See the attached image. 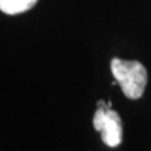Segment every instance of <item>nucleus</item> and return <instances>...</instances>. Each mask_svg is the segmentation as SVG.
<instances>
[{"label":"nucleus","mask_w":151,"mask_h":151,"mask_svg":"<svg viewBox=\"0 0 151 151\" xmlns=\"http://www.w3.org/2000/svg\"><path fill=\"white\" fill-rule=\"evenodd\" d=\"M111 72L127 98L137 100L142 96L147 84V70L140 62L113 58Z\"/></svg>","instance_id":"f257e3e1"},{"label":"nucleus","mask_w":151,"mask_h":151,"mask_svg":"<svg viewBox=\"0 0 151 151\" xmlns=\"http://www.w3.org/2000/svg\"><path fill=\"white\" fill-rule=\"evenodd\" d=\"M93 127L101 132L102 141L110 147H116L122 141V122L120 115L112 108L98 107L93 116Z\"/></svg>","instance_id":"f03ea898"},{"label":"nucleus","mask_w":151,"mask_h":151,"mask_svg":"<svg viewBox=\"0 0 151 151\" xmlns=\"http://www.w3.org/2000/svg\"><path fill=\"white\" fill-rule=\"evenodd\" d=\"M38 0H0V10L9 15L25 13L30 10Z\"/></svg>","instance_id":"7ed1b4c3"}]
</instances>
